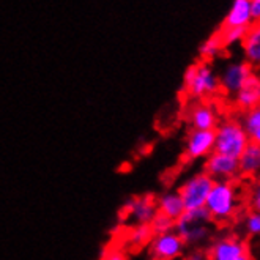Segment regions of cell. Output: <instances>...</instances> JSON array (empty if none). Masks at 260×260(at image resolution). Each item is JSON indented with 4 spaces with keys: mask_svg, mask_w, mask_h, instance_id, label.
Listing matches in <instances>:
<instances>
[{
    "mask_svg": "<svg viewBox=\"0 0 260 260\" xmlns=\"http://www.w3.org/2000/svg\"><path fill=\"white\" fill-rule=\"evenodd\" d=\"M205 210L216 224H227L237 219L241 210V189L238 183L235 180L213 183L205 202Z\"/></svg>",
    "mask_w": 260,
    "mask_h": 260,
    "instance_id": "1",
    "label": "cell"
},
{
    "mask_svg": "<svg viewBox=\"0 0 260 260\" xmlns=\"http://www.w3.org/2000/svg\"><path fill=\"white\" fill-rule=\"evenodd\" d=\"M211 224L213 219L204 207L197 210H186L175 221L174 231L185 241L186 248L201 249L213 237Z\"/></svg>",
    "mask_w": 260,
    "mask_h": 260,
    "instance_id": "2",
    "label": "cell"
},
{
    "mask_svg": "<svg viewBox=\"0 0 260 260\" xmlns=\"http://www.w3.org/2000/svg\"><path fill=\"white\" fill-rule=\"evenodd\" d=\"M221 90L219 74L210 65V62H197L191 65L183 76V91L186 96L204 101L218 95Z\"/></svg>",
    "mask_w": 260,
    "mask_h": 260,
    "instance_id": "3",
    "label": "cell"
},
{
    "mask_svg": "<svg viewBox=\"0 0 260 260\" xmlns=\"http://www.w3.org/2000/svg\"><path fill=\"white\" fill-rule=\"evenodd\" d=\"M251 142L246 129L243 128L240 118L231 117L219 121L215 129V151L237 158Z\"/></svg>",
    "mask_w": 260,
    "mask_h": 260,
    "instance_id": "4",
    "label": "cell"
},
{
    "mask_svg": "<svg viewBox=\"0 0 260 260\" xmlns=\"http://www.w3.org/2000/svg\"><path fill=\"white\" fill-rule=\"evenodd\" d=\"M213 183H215V180L204 171L189 175L183 181L178 188V194L183 201V205H185V210L204 208L207 197L213 188Z\"/></svg>",
    "mask_w": 260,
    "mask_h": 260,
    "instance_id": "5",
    "label": "cell"
},
{
    "mask_svg": "<svg viewBox=\"0 0 260 260\" xmlns=\"http://www.w3.org/2000/svg\"><path fill=\"white\" fill-rule=\"evenodd\" d=\"M148 251L153 260H180L186 252V244L175 231H171L153 235L148 243Z\"/></svg>",
    "mask_w": 260,
    "mask_h": 260,
    "instance_id": "6",
    "label": "cell"
},
{
    "mask_svg": "<svg viewBox=\"0 0 260 260\" xmlns=\"http://www.w3.org/2000/svg\"><path fill=\"white\" fill-rule=\"evenodd\" d=\"M208 260H237L238 257L249 254V246L238 235H222L208 244Z\"/></svg>",
    "mask_w": 260,
    "mask_h": 260,
    "instance_id": "7",
    "label": "cell"
},
{
    "mask_svg": "<svg viewBox=\"0 0 260 260\" xmlns=\"http://www.w3.org/2000/svg\"><path fill=\"white\" fill-rule=\"evenodd\" d=\"M156 213H158L156 199L150 194L131 197L123 207L125 221L133 227L150 224L151 219L156 216Z\"/></svg>",
    "mask_w": 260,
    "mask_h": 260,
    "instance_id": "8",
    "label": "cell"
},
{
    "mask_svg": "<svg viewBox=\"0 0 260 260\" xmlns=\"http://www.w3.org/2000/svg\"><path fill=\"white\" fill-rule=\"evenodd\" d=\"M252 74H254L252 67L248 62L227 63L219 74L221 90L229 96H235L237 91L244 85V82H246Z\"/></svg>",
    "mask_w": 260,
    "mask_h": 260,
    "instance_id": "9",
    "label": "cell"
},
{
    "mask_svg": "<svg viewBox=\"0 0 260 260\" xmlns=\"http://www.w3.org/2000/svg\"><path fill=\"white\" fill-rule=\"evenodd\" d=\"M215 151V131L191 129L185 144V158L189 161L207 159Z\"/></svg>",
    "mask_w": 260,
    "mask_h": 260,
    "instance_id": "10",
    "label": "cell"
},
{
    "mask_svg": "<svg viewBox=\"0 0 260 260\" xmlns=\"http://www.w3.org/2000/svg\"><path fill=\"white\" fill-rule=\"evenodd\" d=\"M204 172L208 174L215 181L221 180H235L240 175L238 171V159L222 155V153L213 151L205 159Z\"/></svg>",
    "mask_w": 260,
    "mask_h": 260,
    "instance_id": "11",
    "label": "cell"
},
{
    "mask_svg": "<svg viewBox=\"0 0 260 260\" xmlns=\"http://www.w3.org/2000/svg\"><path fill=\"white\" fill-rule=\"evenodd\" d=\"M188 123L192 129L215 131L219 125V112L210 103H196L188 111Z\"/></svg>",
    "mask_w": 260,
    "mask_h": 260,
    "instance_id": "12",
    "label": "cell"
},
{
    "mask_svg": "<svg viewBox=\"0 0 260 260\" xmlns=\"http://www.w3.org/2000/svg\"><path fill=\"white\" fill-rule=\"evenodd\" d=\"M235 106L240 111H248L255 106H260V76L252 74L251 78L244 82V85L237 91L234 96Z\"/></svg>",
    "mask_w": 260,
    "mask_h": 260,
    "instance_id": "13",
    "label": "cell"
},
{
    "mask_svg": "<svg viewBox=\"0 0 260 260\" xmlns=\"http://www.w3.org/2000/svg\"><path fill=\"white\" fill-rule=\"evenodd\" d=\"M254 24L251 14L249 0H234L232 7L225 14L221 27H235V28H249Z\"/></svg>",
    "mask_w": 260,
    "mask_h": 260,
    "instance_id": "14",
    "label": "cell"
},
{
    "mask_svg": "<svg viewBox=\"0 0 260 260\" xmlns=\"http://www.w3.org/2000/svg\"><path fill=\"white\" fill-rule=\"evenodd\" d=\"M238 171L240 175L246 178L260 177V145L249 142L238 156Z\"/></svg>",
    "mask_w": 260,
    "mask_h": 260,
    "instance_id": "15",
    "label": "cell"
},
{
    "mask_svg": "<svg viewBox=\"0 0 260 260\" xmlns=\"http://www.w3.org/2000/svg\"><path fill=\"white\" fill-rule=\"evenodd\" d=\"M246 62L254 68H260V22H254L241 41Z\"/></svg>",
    "mask_w": 260,
    "mask_h": 260,
    "instance_id": "16",
    "label": "cell"
},
{
    "mask_svg": "<svg viewBox=\"0 0 260 260\" xmlns=\"http://www.w3.org/2000/svg\"><path fill=\"white\" fill-rule=\"evenodd\" d=\"M156 208L158 213L171 218L172 221H177L183 213H185V205L178 194V191H164L156 197Z\"/></svg>",
    "mask_w": 260,
    "mask_h": 260,
    "instance_id": "17",
    "label": "cell"
},
{
    "mask_svg": "<svg viewBox=\"0 0 260 260\" xmlns=\"http://www.w3.org/2000/svg\"><path fill=\"white\" fill-rule=\"evenodd\" d=\"M224 44L219 38L218 34H215L213 37H210L208 40H205L201 48H199V54L204 58V62H210V60L216 58L218 55H221V52L224 51Z\"/></svg>",
    "mask_w": 260,
    "mask_h": 260,
    "instance_id": "18",
    "label": "cell"
},
{
    "mask_svg": "<svg viewBox=\"0 0 260 260\" xmlns=\"http://www.w3.org/2000/svg\"><path fill=\"white\" fill-rule=\"evenodd\" d=\"M248 28H235V27H219L218 35L224 44V48H229V46H234L237 43H241L244 35H246Z\"/></svg>",
    "mask_w": 260,
    "mask_h": 260,
    "instance_id": "19",
    "label": "cell"
},
{
    "mask_svg": "<svg viewBox=\"0 0 260 260\" xmlns=\"http://www.w3.org/2000/svg\"><path fill=\"white\" fill-rule=\"evenodd\" d=\"M241 227L248 237L260 238V211L249 210L246 215L243 216Z\"/></svg>",
    "mask_w": 260,
    "mask_h": 260,
    "instance_id": "20",
    "label": "cell"
},
{
    "mask_svg": "<svg viewBox=\"0 0 260 260\" xmlns=\"http://www.w3.org/2000/svg\"><path fill=\"white\" fill-rule=\"evenodd\" d=\"M151 238H153V232L148 224L133 227V231L129 234V241L134 244V246H144V244H148Z\"/></svg>",
    "mask_w": 260,
    "mask_h": 260,
    "instance_id": "21",
    "label": "cell"
},
{
    "mask_svg": "<svg viewBox=\"0 0 260 260\" xmlns=\"http://www.w3.org/2000/svg\"><path fill=\"white\" fill-rule=\"evenodd\" d=\"M174 224L175 221H172L171 218H167L164 215H161V213H156V216L151 219V222L148 224L153 235H161V234H167L174 231Z\"/></svg>",
    "mask_w": 260,
    "mask_h": 260,
    "instance_id": "22",
    "label": "cell"
},
{
    "mask_svg": "<svg viewBox=\"0 0 260 260\" xmlns=\"http://www.w3.org/2000/svg\"><path fill=\"white\" fill-rule=\"evenodd\" d=\"M246 202H248L251 210L260 211V177H257L252 185L248 188Z\"/></svg>",
    "mask_w": 260,
    "mask_h": 260,
    "instance_id": "23",
    "label": "cell"
},
{
    "mask_svg": "<svg viewBox=\"0 0 260 260\" xmlns=\"http://www.w3.org/2000/svg\"><path fill=\"white\" fill-rule=\"evenodd\" d=\"M101 260H128V257L121 249H108L101 257Z\"/></svg>",
    "mask_w": 260,
    "mask_h": 260,
    "instance_id": "24",
    "label": "cell"
},
{
    "mask_svg": "<svg viewBox=\"0 0 260 260\" xmlns=\"http://www.w3.org/2000/svg\"><path fill=\"white\" fill-rule=\"evenodd\" d=\"M251 2V14H252V21L260 22V0H249Z\"/></svg>",
    "mask_w": 260,
    "mask_h": 260,
    "instance_id": "25",
    "label": "cell"
},
{
    "mask_svg": "<svg viewBox=\"0 0 260 260\" xmlns=\"http://www.w3.org/2000/svg\"><path fill=\"white\" fill-rule=\"evenodd\" d=\"M249 139H251V142H254V144H258V145H260V125H258L254 131H251V133H249Z\"/></svg>",
    "mask_w": 260,
    "mask_h": 260,
    "instance_id": "26",
    "label": "cell"
},
{
    "mask_svg": "<svg viewBox=\"0 0 260 260\" xmlns=\"http://www.w3.org/2000/svg\"><path fill=\"white\" fill-rule=\"evenodd\" d=\"M237 260H252V257H251V254H244V255L238 257Z\"/></svg>",
    "mask_w": 260,
    "mask_h": 260,
    "instance_id": "27",
    "label": "cell"
}]
</instances>
